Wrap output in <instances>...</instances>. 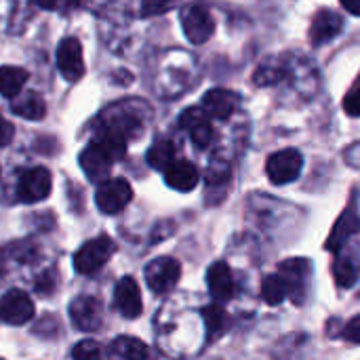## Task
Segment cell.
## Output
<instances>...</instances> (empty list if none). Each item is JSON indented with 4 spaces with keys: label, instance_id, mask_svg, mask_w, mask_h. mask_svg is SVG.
I'll use <instances>...</instances> for the list:
<instances>
[{
    "label": "cell",
    "instance_id": "18",
    "mask_svg": "<svg viewBox=\"0 0 360 360\" xmlns=\"http://www.w3.org/2000/svg\"><path fill=\"white\" fill-rule=\"evenodd\" d=\"M200 175L198 169L188 162V160H173L167 169H165V181L179 192H190L196 188Z\"/></svg>",
    "mask_w": 360,
    "mask_h": 360
},
{
    "label": "cell",
    "instance_id": "12",
    "mask_svg": "<svg viewBox=\"0 0 360 360\" xmlns=\"http://www.w3.org/2000/svg\"><path fill=\"white\" fill-rule=\"evenodd\" d=\"M114 308L129 321H133L141 314L143 304H141V293H139L135 278L124 276L122 281H118V285L114 289Z\"/></svg>",
    "mask_w": 360,
    "mask_h": 360
},
{
    "label": "cell",
    "instance_id": "6",
    "mask_svg": "<svg viewBox=\"0 0 360 360\" xmlns=\"http://www.w3.org/2000/svg\"><path fill=\"white\" fill-rule=\"evenodd\" d=\"M131 198H133V188L122 177H112V179L101 181V186L97 188V194H95L97 207L108 215L120 213L131 202Z\"/></svg>",
    "mask_w": 360,
    "mask_h": 360
},
{
    "label": "cell",
    "instance_id": "22",
    "mask_svg": "<svg viewBox=\"0 0 360 360\" xmlns=\"http://www.w3.org/2000/svg\"><path fill=\"white\" fill-rule=\"evenodd\" d=\"M150 350L143 342L135 340V338H116L112 344H110V356H116V359L124 360H141L148 359Z\"/></svg>",
    "mask_w": 360,
    "mask_h": 360
},
{
    "label": "cell",
    "instance_id": "20",
    "mask_svg": "<svg viewBox=\"0 0 360 360\" xmlns=\"http://www.w3.org/2000/svg\"><path fill=\"white\" fill-rule=\"evenodd\" d=\"M11 110L17 116L25 118V120H40L46 114V103L38 93H32V91L23 93L21 91L19 95L13 97V108Z\"/></svg>",
    "mask_w": 360,
    "mask_h": 360
},
{
    "label": "cell",
    "instance_id": "19",
    "mask_svg": "<svg viewBox=\"0 0 360 360\" xmlns=\"http://www.w3.org/2000/svg\"><path fill=\"white\" fill-rule=\"evenodd\" d=\"M114 160L97 146V143H89V148L80 154V167L84 169V173L89 175L91 181H99L103 179L110 169H112Z\"/></svg>",
    "mask_w": 360,
    "mask_h": 360
},
{
    "label": "cell",
    "instance_id": "3",
    "mask_svg": "<svg viewBox=\"0 0 360 360\" xmlns=\"http://www.w3.org/2000/svg\"><path fill=\"white\" fill-rule=\"evenodd\" d=\"M97 127L108 129L129 141L143 133V118L139 116L137 110L127 108V103H118V105H112L101 116V124H97Z\"/></svg>",
    "mask_w": 360,
    "mask_h": 360
},
{
    "label": "cell",
    "instance_id": "21",
    "mask_svg": "<svg viewBox=\"0 0 360 360\" xmlns=\"http://www.w3.org/2000/svg\"><path fill=\"white\" fill-rule=\"evenodd\" d=\"M30 74L23 68L17 65H2L0 68V95L13 99L15 95H19L27 82Z\"/></svg>",
    "mask_w": 360,
    "mask_h": 360
},
{
    "label": "cell",
    "instance_id": "15",
    "mask_svg": "<svg viewBox=\"0 0 360 360\" xmlns=\"http://www.w3.org/2000/svg\"><path fill=\"white\" fill-rule=\"evenodd\" d=\"M344 30V19L340 13L323 8L314 15L312 23H310V42L321 46L329 40H333L340 32Z\"/></svg>",
    "mask_w": 360,
    "mask_h": 360
},
{
    "label": "cell",
    "instance_id": "27",
    "mask_svg": "<svg viewBox=\"0 0 360 360\" xmlns=\"http://www.w3.org/2000/svg\"><path fill=\"white\" fill-rule=\"evenodd\" d=\"M175 6H179V0H141V17L165 15Z\"/></svg>",
    "mask_w": 360,
    "mask_h": 360
},
{
    "label": "cell",
    "instance_id": "24",
    "mask_svg": "<svg viewBox=\"0 0 360 360\" xmlns=\"http://www.w3.org/2000/svg\"><path fill=\"white\" fill-rule=\"evenodd\" d=\"M173 160H175V146L171 139H158L148 150V165L152 169L165 171Z\"/></svg>",
    "mask_w": 360,
    "mask_h": 360
},
{
    "label": "cell",
    "instance_id": "29",
    "mask_svg": "<svg viewBox=\"0 0 360 360\" xmlns=\"http://www.w3.org/2000/svg\"><path fill=\"white\" fill-rule=\"evenodd\" d=\"M344 112L348 116H360V74L344 97Z\"/></svg>",
    "mask_w": 360,
    "mask_h": 360
},
{
    "label": "cell",
    "instance_id": "9",
    "mask_svg": "<svg viewBox=\"0 0 360 360\" xmlns=\"http://www.w3.org/2000/svg\"><path fill=\"white\" fill-rule=\"evenodd\" d=\"M34 302L19 289H11L0 297V321L6 325H25L34 319Z\"/></svg>",
    "mask_w": 360,
    "mask_h": 360
},
{
    "label": "cell",
    "instance_id": "23",
    "mask_svg": "<svg viewBox=\"0 0 360 360\" xmlns=\"http://www.w3.org/2000/svg\"><path fill=\"white\" fill-rule=\"evenodd\" d=\"M333 274H335V283H338V287H342V289H350V287H354L356 285V281H359L360 276V264L359 262H354V257L352 255H340L338 259H335V266H333Z\"/></svg>",
    "mask_w": 360,
    "mask_h": 360
},
{
    "label": "cell",
    "instance_id": "26",
    "mask_svg": "<svg viewBox=\"0 0 360 360\" xmlns=\"http://www.w3.org/2000/svg\"><path fill=\"white\" fill-rule=\"evenodd\" d=\"M287 295H289V293H287V285H285V281H283L281 274H270V276H266V281H264V285H262V297H264L266 304L278 306V304L285 302Z\"/></svg>",
    "mask_w": 360,
    "mask_h": 360
},
{
    "label": "cell",
    "instance_id": "7",
    "mask_svg": "<svg viewBox=\"0 0 360 360\" xmlns=\"http://www.w3.org/2000/svg\"><path fill=\"white\" fill-rule=\"evenodd\" d=\"M53 177L44 167H34L27 169L17 184V198L25 205H34L44 200L51 194Z\"/></svg>",
    "mask_w": 360,
    "mask_h": 360
},
{
    "label": "cell",
    "instance_id": "16",
    "mask_svg": "<svg viewBox=\"0 0 360 360\" xmlns=\"http://www.w3.org/2000/svg\"><path fill=\"white\" fill-rule=\"evenodd\" d=\"M207 285H209L211 295L217 302H228L236 293V283H234L232 270L224 262H217L207 270Z\"/></svg>",
    "mask_w": 360,
    "mask_h": 360
},
{
    "label": "cell",
    "instance_id": "14",
    "mask_svg": "<svg viewBox=\"0 0 360 360\" xmlns=\"http://www.w3.org/2000/svg\"><path fill=\"white\" fill-rule=\"evenodd\" d=\"M310 272V266L306 259H287L285 264H281L278 274L283 276L285 285H287V293L293 302L302 304L304 302V293H306V276Z\"/></svg>",
    "mask_w": 360,
    "mask_h": 360
},
{
    "label": "cell",
    "instance_id": "2",
    "mask_svg": "<svg viewBox=\"0 0 360 360\" xmlns=\"http://www.w3.org/2000/svg\"><path fill=\"white\" fill-rule=\"evenodd\" d=\"M181 27L192 44L207 42L215 32V21L211 11L200 2H190L181 8Z\"/></svg>",
    "mask_w": 360,
    "mask_h": 360
},
{
    "label": "cell",
    "instance_id": "5",
    "mask_svg": "<svg viewBox=\"0 0 360 360\" xmlns=\"http://www.w3.org/2000/svg\"><path fill=\"white\" fill-rule=\"evenodd\" d=\"M302 167H304V158L297 150L293 148H287V150H281V152H274L268 162H266V173L270 177V181L274 186H285V184H291L300 177L302 173Z\"/></svg>",
    "mask_w": 360,
    "mask_h": 360
},
{
    "label": "cell",
    "instance_id": "17",
    "mask_svg": "<svg viewBox=\"0 0 360 360\" xmlns=\"http://www.w3.org/2000/svg\"><path fill=\"white\" fill-rule=\"evenodd\" d=\"M360 232V217L356 215L354 209H348L342 213V217L335 221L329 238H327V251H333V253H340V249L356 234Z\"/></svg>",
    "mask_w": 360,
    "mask_h": 360
},
{
    "label": "cell",
    "instance_id": "8",
    "mask_svg": "<svg viewBox=\"0 0 360 360\" xmlns=\"http://www.w3.org/2000/svg\"><path fill=\"white\" fill-rule=\"evenodd\" d=\"M70 321L78 331H99L103 325L101 302L93 295H80L70 304Z\"/></svg>",
    "mask_w": 360,
    "mask_h": 360
},
{
    "label": "cell",
    "instance_id": "13",
    "mask_svg": "<svg viewBox=\"0 0 360 360\" xmlns=\"http://www.w3.org/2000/svg\"><path fill=\"white\" fill-rule=\"evenodd\" d=\"M240 103L238 93L230 89H211L202 97V110L217 120H228Z\"/></svg>",
    "mask_w": 360,
    "mask_h": 360
},
{
    "label": "cell",
    "instance_id": "33",
    "mask_svg": "<svg viewBox=\"0 0 360 360\" xmlns=\"http://www.w3.org/2000/svg\"><path fill=\"white\" fill-rule=\"evenodd\" d=\"M340 2H342V6H344L348 13L359 15L360 17V0H340Z\"/></svg>",
    "mask_w": 360,
    "mask_h": 360
},
{
    "label": "cell",
    "instance_id": "1",
    "mask_svg": "<svg viewBox=\"0 0 360 360\" xmlns=\"http://www.w3.org/2000/svg\"><path fill=\"white\" fill-rule=\"evenodd\" d=\"M114 253H116V243L110 236L101 234V236L89 240V243H84L76 251V255H74V268H76V272L91 276V274L99 272Z\"/></svg>",
    "mask_w": 360,
    "mask_h": 360
},
{
    "label": "cell",
    "instance_id": "30",
    "mask_svg": "<svg viewBox=\"0 0 360 360\" xmlns=\"http://www.w3.org/2000/svg\"><path fill=\"white\" fill-rule=\"evenodd\" d=\"M36 4L46 11H70L78 8L80 0H36Z\"/></svg>",
    "mask_w": 360,
    "mask_h": 360
},
{
    "label": "cell",
    "instance_id": "28",
    "mask_svg": "<svg viewBox=\"0 0 360 360\" xmlns=\"http://www.w3.org/2000/svg\"><path fill=\"white\" fill-rule=\"evenodd\" d=\"M101 354H103V352H101L99 344H97V342H93V340H84V342L76 344V346H74V350H72V356H74L76 360L99 359Z\"/></svg>",
    "mask_w": 360,
    "mask_h": 360
},
{
    "label": "cell",
    "instance_id": "32",
    "mask_svg": "<svg viewBox=\"0 0 360 360\" xmlns=\"http://www.w3.org/2000/svg\"><path fill=\"white\" fill-rule=\"evenodd\" d=\"M13 135H15L13 124L4 116H0V146H6L13 139Z\"/></svg>",
    "mask_w": 360,
    "mask_h": 360
},
{
    "label": "cell",
    "instance_id": "31",
    "mask_svg": "<svg viewBox=\"0 0 360 360\" xmlns=\"http://www.w3.org/2000/svg\"><path fill=\"white\" fill-rule=\"evenodd\" d=\"M342 338L360 346V314L359 316H354L352 321L346 323V327H344V331H342Z\"/></svg>",
    "mask_w": 360,
    "mask_h": 360
},
{
    "label": "cell",
    "instance_id": "4",
    "mask_svg": "<svg viewBox=\"0 0 360 360\" xmlns=\"http://www.w3.org/2000/svg\"><path fill=\"white\" fill-rule=\"evenodd\" d=\"M143 276H146L148 287L156 295H165L179 283L181 264L177 259H173V257H156L146 266Z\"/></svg>",
    "mask_w": 360,
    "mask_h": 360
},
{
    "label": "cell",
    "instance_id": "11",
    "mask_svg": "<svg viewBox=\"0 0 360 360\" xmlns=\"http://www.w3.org/2000/svg\"><path fill=\"white\" fill-rule=\"evenodd\" d=\"M179 124H181V129H186L190 133V139L194 141V146L198 150H205L211 146L215 133L209 122V114L202 108H188L179 116Z\"/></svg>",
    "mask_w": 360,
    "mask_h": 360
},
{
    "label": "cell",
    "instance_id": "25",
    "mask_svg": "<svg viewBox=\"0 0 360 360\" xmlns=\"http://www.w3.org/2000/svg\"><path fill=\"white\" fill-rule=\"evenodd\" d=\"M202 319L207 325V340L215 342L217 338H221L228 329V316L219 306H207L202 308Z\"/></svg>",
    "mask_w": 360,
    "mask_h": 360
},
{
    "label": "cell",
    "instance_id": "10",
    "mask_svg": "<svg viewBox=\"0 0 360 360\" xmlns=\"http://www.w3.org/2000/svg\"><path fill=\"white\" fill-rule=\"evenodd\" d=\"M57 68L63 74L65 80L76 82L84 74V59H82V46L80 40L74 36H68L57 46Z\"/></svg>",
    "mask_w": 360,
    "mask_h": 360
}]
</instances>
